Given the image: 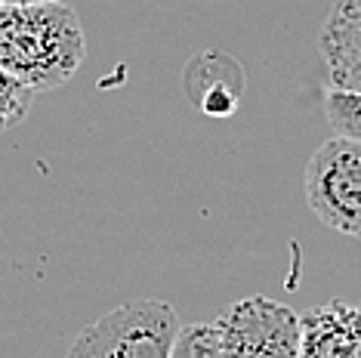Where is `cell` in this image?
<instances>
[{
	"label": "cell",
	"instance_id": "cell-1",
	"mask_svg": "<svg viewBox=\"0 0 361 358\" xmlns=\"http://www.w3.org/2000/svg\"><path fill=\"white\" fill-rule=\"evenodd\" d=\"M84 56V28L71 6L0 4V75L44 93L68 84Z\"/></svg>",
	"mask_w": 361,
	"mask_h": 358
},
{
	"label": "cell",
	"instance_id": "cell-2",
	"mask_svg": "<svg viewBox=\"0 0 361 358\" xmlns=\"http://www.w3.org/2000/svg\"><path fill=\"white\" fill-rule=\"evenodd\" d=\"M179 328L170 303L130 300L87 324L65 358H170Z\"/></svg>",
	"mask_w": 361,
	"mask_h": 358
},
{
	"label": "cell",
	"instance_id": "cell-3",
	"mask_svg": "<svg viewBox=\"0 0 361 358\" xmlns=\"http://www.w3.org/2000/svg\"><path fill=\"white\" fill-rule=\"evenodd\" d=\"M302 195L327 229L361 238V142L331 136L318 145L302 173Z\"/></svg>",
	"mask_w": 361,
	"mask_h": 358
},
{
	"label": "cell",
	"instance_id": "cell-4",
	"mask_svg": "<svg viewBox=\"0 0 361 358\" xmlns=\"http://www.w3.org/2000/svg\"><path fill=\"white\" fill-rule=\"evenodd\" d=\"M219 358H300V315L269 297H244L213 321Z\"/></svg>",
	"mask_w": 361,
	"mask_h": 358
},
{
	"label": "cell",
	"instance_id": "cell-5",
	"mask_svg": "<svg viewBox=\"0 0 361 358\" xmlns=\"http://www.w3.org/2000/svg\"><path fill=\"white\" fill-rule=\"evenodd\" d=\"M327 84L361 96V0H334L318 35Z\"/></svg>",
	"mask_w": 361,
	"mask_h": 358
},
{
	"label": "cell",
	"instance_id": "cell-6",
	"mask_svg": "<svg viewBox=\"0 0 361 358\" xmlns=\"http://www.w3.org/2000/svg\"><path fill=\"white\" fill-rule=\"evenodd\" d=\"M300 358H361V306L331 300L300 319Z\"/></svg>",
	"mask_w": 361,
	"mask_h": 358
},
{
	"label": "cell",
	"instance_id": "cell-7",
	"mask_svg": "<svg viewBox=\"0 0 361 358\" xmlns=\"http://www.w3.org/2000/svg\"><path fill=\"white\" fill-rule=\"evenodd\" d=\"M324 118L334 127L336 136L361 142V96L358 93H340L327 90L324 96Z\"/></svg>",
	"mask_w": 361,
	"mask_h": 358
},
{
	"label": "cell",
	"instance_id": "cell-8",
	"mask_svg": "<svg viewBox=\"0 0 361 358\" xmlns=\"http://www.w3.org/2000/svg\"><path fill=\"white\" fill-rule=\"evenodd\" d=\"M170 358H219V337L213 324H183Z\"/></svg>",
	"mask_w": 361,
	"mask_h": 358
},
{
	"label": "cell",
	"instance_id": "cell-9",
	"mask_svg": "<svg viewBox=\"0 0 361 358\" xmlns=\"http://www.w3.org/2000/svg\"><path fill=\"white\" fill-rule=\"evenodd\" d=\"M31 102H35V93L28 87L16 84L13 78L0 75V136L6 130H13L19 121L28 118Z\"/></svg>",
	"mask_w": 361,
	"mask_h": 358
},
{
	"label": "cell",
	"instance_id": "cell-10",
	"mask_svg": "<svg viewBox=\"0 0 361 358\" xmlns=\"http://www.w3.org/2000/svg\"><path fill=\"white\" fill-rule=\"evenodd\" d=\"M0 4H22V6H28V4H62V0H0Z\"/></svg>",
	"mask_w": 361,
	"mask_h": 358
}]
</instances>
